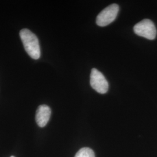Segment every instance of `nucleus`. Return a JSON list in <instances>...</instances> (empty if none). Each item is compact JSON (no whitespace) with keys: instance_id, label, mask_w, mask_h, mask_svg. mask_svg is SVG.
Here are the masks:
<instances>
[{"instance_id":"5","label":"nucleus","mask_w":157,"mask_h":157,"mask_svg":"<svg viewBox=\"0 0 157 157\" xmlns=\"http://www.w3.org/2000/svg\"><path fill=\"white\" fill-rule=\"evenodd\" d=\"M51 114L50 108L46 105H41L38 107L36 113V121L38 126L43 128L48 122Z\"/></svg>"},{"instance_id":"6","label":"nucleus","mask_w":157,"mask_h":157,"mask_svg":"<svg viewBox=\"0 0 157 157\" xmlns=\"http://www.w3.org/2000/svg\"><path fill=\"white\" fill-rule=\"evenodd\" d=\"M75 157H95V154L90 148L84 147L78 150Z\"/></svg>"},{"instance_id":"3","label":"nucleus","mask_w":157,"mask_h":157,"mask_svg":"<svg viewBox=\"0 0 157 157\" xmlns=\"http://www.w3.org/2000/svg\"><path fill=\"white\" fill-rule=\"evenodd\" d=\"M119 7L117 4H113L106 7L98 15L96 19L97 25L103 27L113 22L118 15Z\"/></svg>"},{"instance_id":"1","label":"nucleus","mask_w":157,"mask_h":157,"mask_svg":"<svg viewBox=\"0 0 157 157\" xmlns=\"http://www.w3.org/2000/svg\"><path fill=\"white\" fill-rule=\"evenodd\" d=\"M19 34L25 49L29 56L34 59H39L41 51L39 41L37 36L27 29L21 30Z\"/></svg>"},{"instance_id":"4","label":"nucleus","mask_w":157,"mask_h":157,"mask_svg":"<svg viewBox=\"0 0 157 157\" xmlns=\"http://www.w3.org/2000/svg\"><path fill=\"white\" fill-rule=\"evenodd\" d=\"M90 85L97 92L105 94L108 90L109 85L103 74L97 69L93 68L90 74Z\"/></svg>"},{"instance_id":"7","label":"nucleus","mask_w":157,"mask_h":157,"mask_svg":"<svg viewBox=\"0 0 157 157\" xmlns=\"http://www.w3.org/2000/svg\"><path fill=\"white\" fill-rule=\"evenodd\" d=\"M13 157V156H12V157Z\"/></svg>"},{"instance_id":"2","label":"nucleus","mask_w":157,"mask_h":157,"mask_svg":"<svg viewBox=\"0 0 157 157\" xmlns=\"http://www.w3.org/2000/svg\"><path fill=\"white\" fill-rule=\"evenodd\" d=\"M133 30L137 35L147 39L154 40L156 37L157 29L154 23L150 19H146L137 23Z\"/></svg>"}]
</instances>
